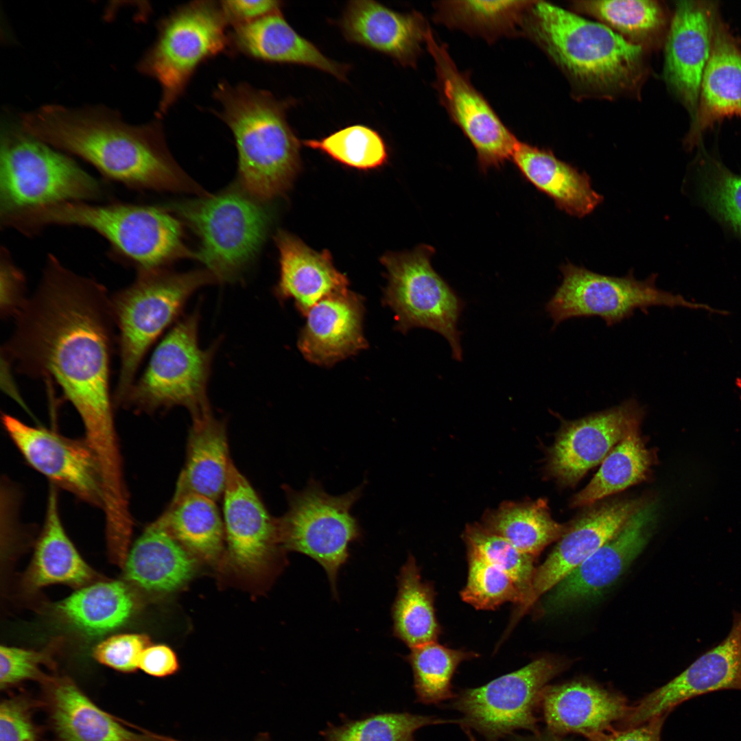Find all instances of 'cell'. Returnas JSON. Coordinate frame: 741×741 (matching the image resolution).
Listing matches in <instances>:
<instances>
[{
  "mask_svg": "<svg viewBox=\"0 0 741 741\" xmlns=\"http://www.w3.org/2000/svg\"><path fill=\"white\" fill-rule=\"evenodd\" d=\"M14 318L2 358L18 373L53 379L78 413L104 473L123 466L110 390L116 322L107 290L48 254Z\"/></svg>",
  "mask_w": 741,
  "mask_h": 741,
  "instance_id": "cell-1",
  "label": "cell"
},
{
  "mask_svg": "<svg viewBox=\"0 0 741 741\" xmlns=\"http://www.w3.org/2000/svg\"><path fill=\"white\" fill-rule=\"evenodd\" d=\"M27 133L93 166L102 176L134 190L207 193L179 167L158 121L134 126L104 106L50 104L21 116Z\"/></svg>",
  "mask_w": 741,
  "mask_h": 741,
  "instance_id": "cell-2",
  "label": "cell"
},
{
  "mask_svg": "<svg viewBox=\"0 0 741 741\" xmlns=\"http://www.w3.org/2000/svg\"><path fill=\"white\" fill-rule=\"evenodd\" d=\"M523 36L559 68L578 99L637 97L648 75L647 51L547 1H532Z\"/></svg>",
  "mask_w": 741,
  "mask_h": 741,
  "instance_id": "cell-3",
  "label": "cell"
},
{
  "mask_svg": "<svg viewBox=\"0 0 741 741\" xmlns=\"http://www.w3.org/2000/svg\"><path fill=\"white\" fill-rule=\"evenodd\" d=\"M16 222L27 237L52 226L91 230L108 243L110 259L137 271L165 268L175 260L195 258L185 244L182 224L165 207L66 202L23 210Z\"/></svg>",
  "mask_w": 741,
  "mask_h": 741,
  "instance_id": "cell-4",
  "label": "cell"
},
{
  "mask_svg": "<svg viewBox=\"0 0 741 741\" xmlns=\"http://www.w3.org/2000/svg\"><path fill=\"white\" fill-rule=\"evenodd\" d=\"M214 95L235 141L240 186L261 201L283 193L301 162V143L287 120L290 103L247 84L221 82Z\"/></svg>",
  "mask_w": 741,
  "mask_h": 741,
  "instance_id": "cell-5",
  "label": "cell"
},
{
  "mask_svg": "<svg viewBox=\"0 0 741 741\" xmlns=\"http://www.w3.org/2000/svg\"><path fill=\"white\" fill-rule=\"evenodd\" d=\"M215 282L207 270L184 273L165 268L141 270L130 285L110 296L120 364L113 392L115 408L136 380L148 351L178 318L189 297L200 287Z\"/></svg>",
  "mask_w": 741,
  "mask_h": 741,
  "instance_id": "cell-6",
  "label": "cell"
},
{
  "mask_svg": "<svg viewBox=\"0 0 741 741\" xmlns=\"http://www.w3.org/2000/svg\"><path fill=\"white\" fill-rule=\"evenodd\" d=\"M67 153L5 124L0 138V217L66 202H99L102 183Z\"/></svg>",
  "mask_w": 741,
  "mask_h": 741,
  "instance_id": "cell-7",
  "label": "cell"
},
{
  "mask_svg": "<svg viewBox=\"0 0 741 741\" xmlns=\"http://www.w3.org/2000/svg\"><path fill=\"white\" fill-rule=\"evenodd\" d=\"M261 202L239 185L215 194L174 202L167 208L198 236L200 246L195 258L216 282H232L257 257L266 240L271 213Z\"/></svg>",
  "mask_w": 741,
  "mask_h": 741,
  "instance_id": "cell-8",
  "label": "cell"
},
{
  "mask_svg": "<svg viewBox=\"0 0 741 741\" xmlns=\"http://www.w3.org/2000/svg\"><path fill=\"white\" fill-rule=\"evenodd\" d=\"M199 320L195 311L176 323L156 346L143 374L119 407L151 414L183 406L191 417L211 409L207 390L217 346L200 347Z\"/></svg>",
  "mask_w": 741,
  "mask_h": 741,
  "instance_id": "cell-9",
  "label": "cell"
},
{
  "mask_svg": "<svg viewBox=\"0 0 741 741\" xmlns=\"http://www.w3.org/2000/svg\"><path fill=\"white\" fill-rule=\"evenodd\" d=\"M228 25L220 2L212 1L183 5L162 21L156 41L139 64L161 88L160 114L180 97L198 66L226 49Z\"/></svg>",
  "mask_w": 741,
  "mask_h": 741,
  "instance_id": "cell-10",
  "label": "cell"
},
{
  "mask_svg": "<svg viewBox=\"0 0 741 741\" xmlns=\"http://www.w3.org/2000/svg\"><path fill=\"white\" fill-rule=\"evenodd\" d=\"M364 486L337 496L327 493L314 479L301 491L283 487L288 503L287 512L279 517L283 546L319 563L336 598L338 574L349 558V545L361 537V528L351 510Z\"/></svg>",
  "mask_w": 741,
  "mask_h": 741,
  "instance_id": "cell-11",
  "label": "cell"
},
{
  "mask_svg": "<svg viewBox=\"0 0 741 741\" xmlns=\"http://www.w3.org/2000/svg\"><path fill=\"white\" fill-rule=\"evenodd\" d=\"M434 249L422 244L412 250L384 255L388 286L384 301L395 314L397 329L407 333L421 327L448 342L452 357L462 360V332L458 329L465 302L436 272L431 263Z\"/></svg>",
  "mask_w": 741,
  "mask_h": 741,
  "instance_id": "cell-12",
  "label": "cell"
},
{
  "mask_svg": "<svg viewBox=\"0 0 741 741\" xmlns=\"http://www.w3.org/2000/svg\"><path fill=\"white\" fill-rule=\"evenodd\" d=\"M563 280L545 309L552 329L564 320L598 316L613 326L632 316L635 309L647 314L653 306L683 307L715 311L710 307L687 301L681 295L657 287V274L637 280L631 271L622 277L607 276L570 263L560 267Z\"/></svg>",
  "mask_w": 741,
  "mask_h": 741,
  "instance_id": "cell-13",
  "label": "cell"
},
{
  "mask_svg": "<svg viewBox=\"0 0 741 741\" xmlns=\"http://www.w3.org/2000/svg\"><path fill=\"white\" fill-rule=\"evenodd\" d=\"M561 670L558 661L541 657L481 687L463 690L454 703L463 714L460 724L489 741L520 729L539 734L535 709L547 683Z\"/></svg>",
  "mask_w": 741,
  "mask_h": 741,
  "instance_id": "cell-14",
  "label": "cell"
},
{
  "mask_svg": "<svg viewBox=\"0 0 741 741\" xmlns=\"http://www.w3.org/2000/svg\"><path fill=\"white\" fill-rule=\"evenodd\" d=\"M425 47L434 60V85L440 101L475 148L480 168L485 172L512 159L519 140L473 86L469 76L459 70L446 45L436 39L430 27Z\"/></svg>",
  "mask_w": 741,
  "mask_h": 741,
  "instance_id": "cell-15",
  "label": "cell"
},
{
  "mask_svg": "<svg viewBox=\"0 0 741 741\" xmlns=\"http://www.w3.org/2000/svg\"><path fill=\"white\" fill-rule=\"evenodd\" d=\"M3 427L25 461L54 486L102 509V470L94 450L84 437L72 438L27 425L3 414Z\"/></svg>",
  "mask_w": 741,
  "mask_h": 741,
  "instance_id": "cell-16",
  "label": "cell"
},
{
  "mask_svg": "<svg viewBox=\"0 0 741 741\" xmlns=\"http://www.w3.org/2000/svg\"><path fill=\"white\" fill-rule=\"evenodd\" d=\"M657 516V505L647 503L595 553L551 590L544 610L559 611L598 597L612 585L647 544Z\"/></svg>",
  "mask_w": 741,
  "mask_h": 741,
  "instance_id": "cell-17",
  "label": "cell"
},
{
  "mask_svg": "<svg viewBox=\"0 0 741 741\" xmlns=\"http://www.w3.org/2000/svg\"><path fill=\"white\" fill-rule=\"evenodd\" d=\"M644 408L630 399L609 409L574 421H564L548 450L546 470L563 486H572L602 462L635 423Z\"/></svg>",
  "mask_w": 741,
  "mask_h": 741,
  "instance_id": "cell-18",
  "label": "cell"
},
{
  "mask_svg": "<svg viewBox=\"0 0 741 741\" xmlns=\"http://www.w3.org/2000/svg\"><path fill=\"white\" fill-rule=\"evenodd\" d=\"M741 690L740 621L736 613L726 637L697 658L688 668L663 686L630 707L622 720L624 728L636 727L701 694L723 690Z\"/></svg>",
  "mask_w": 741,
  "mask_h": 741,
  "instance_id": "cell-19",
  "label": "cell"
},
{
  "mask_svg": "<svg viewBox=\"0 0 741 741\" xmlns=\"http://www.w3.org/2000/svg\"><path fill=\"white\" fill-rule=\"evenodd\" d=\"M647 502L643 497L608 502L592 508L568 526L536 569L531 590L525 602L517 607L513 622L608 541Z\"/></svg>",
  "mask_w": 741,
  "mask_h": 741,
  "instance_id": "cell-20",
  "label": "cell"
},
{
  "mask_svg": "<svg viewBox=\"0 0 741 741\" xmlns=\"http://www.w3.org/2000/svg\"><path fill=\"white\" fill-rule=\"evenodd\" d=\"M714 1H677L665 41L664 78L670 91L695 115L703 73L709 58Z\"/></svg>",
  "mask_w": 741,
  "mask_h": 741,
  "instance_id": "cell-21",
  "label": "cell"
},
{
  "mask_svg": "<svg viewBox=\"0 0 741 741\" xmlns=\"http://www.w3.org/2000/svg\"><path fill=\"white\" fill-rule=\"evenodd\" d=\"M223 519L228 552L242 568L263 565L283 545L279 520L270 514L259 495L231 461L223 495Z\"/></svg>",
  "mask_w": 741,
  "mask_h": 741,
  "instance_id": "cell-22",
  "label": "cell"
},
{
  "mask_svg": "<svg viewBox=\"0 0 741 741\" xmlns=\"http://www.w3.org/2000/svg\"><path fill=\"white\" fill-rule=\"evenodd\" d=\"M741 119V40L716 10L709 58L702 78L699 99L685 147L692 150L704 134L725 118Z\"/></svg>",
  "mask_w": 741,
  "mask_h": 741,
  "instance_id": "cell-23",
  "label": "cell"
},
{
  "mask_svg": "<svg viewBox=\"0 0 741 741\" xmlns=\"http://www.w3.org/2000/svg\"><path fill=\"white\" fill-rule=\"evenodd\" d=\"M347 40L416 67L425 46L429 23L419 12L400 13L369 0L349 3L340 23Z\"/></svg>",
  "mask_w": 741,
  "mask_h": 741,
  "instance_id": "cell-24",
  "label": "cell"
},
{
  "mask_svg": "<svg viewBox=\"0 0 741 741\" xmlns=\"http://www.w3.org/2000/svg\"><path fill=\"white\" fill-rule=\"evenodd\" d=\"M43 684L51 741H164L152 732L128 729L67 677H51Z\"/></svg>",
  "mask_w": 741,
  "mask_h": 741,
  "instance_id": "cell-25",
  "label": "cell"
},
{
  "mask_svg": "<svg viewBox=\"0 0 741 741\" xmlns=\"http://www.w3.org/2000/svg\"><path fill=\"white\" fill-rule=\"evenodd\" d=\"M364 302L347 290L316 303L307 312L298 346L310 362L329 366L366 349Z\"/></svg>",
  "mask_w": 741,
  "mask_h": 741,
  "instance_id": "cell-26",
  "label": "cell"
},
{
  "mask_svg": "<svg viewBox=\"0 0 741 741\" xmlns=\"http://www.w3.org/2000/svg\"><path fill=\"white\" fill-rule=\"evenodd\" d=\"M541 703L550 733H576L587 738L612 728L630 709L624 697L583 681L547 685Z\"/></svg>",
  "mask_w": 741,
  "mask_h": 741,
  "instance_id": "cell-27",
  "label": "cell"
},
{
  "mask_svg": "<svg viewBox=\"0 0 741 741\" xmlns=\"http://www.w3.org/2000/svg\"><path fill=\"white\" fill-rule=\"evenodd\" d=\"M274 241L280 263L275 294L281 300L293 298L303 315L322 299L348 290V279L335 268L329 251H315L283 231Z\"/></svg>",
  "mask_w": 741,
  "mask_h": 741,
  "instance_id": "cell-28",
  "label": "cell"
},
{
  "mask_svg": "<svg viewBox=\"0 0 741 741\" xmlns=\"http://www.w3.org/2000/svg\"><path fill=\"white\" fill-rule=\"evenodd\" d=\"M191 418L186 461L174 496L194 493L217 502L223 497L232 461L226 423L211 409Z\"/></svg>",
  "mask_w": 741,
  "mask_h": 741,
  "instance_id": "cell-29",
  "label": "cell"
},
{
  "mask_svg": "<svg viewBox=\"0 0 741 741\" xmlns=\"http://www.w3.org/2000/svg\"><path fill=\"white\" fill-rule=\"evenodd\" d=\"M236 49L263 61L311 67L345 80L347 67L326 57L300 36L280 11L234 27L230 38Z\"/></svg>",
  "mask_w": 741,
  "mask_h": 741,
  "instance_id": "cell-30",
  "label": "cell"
},
{
  "mask_svg": "<svg viewBox=\"0 0 741 741\" xmlns=\"http://www.w3.org/2000/svg\"><path fill=\"white\" fill-rule=\"evenodd\" d=\"M512 160L522 176L569 215L583 217L603 200L589 177L556 158L550 150L519 141Z\"/></svg>",
  "mask_w": 741,
  "mask_h": 741,
  "instance_id": "cell-31",
  "label": "cell"
},
{
  "mask_svg": "<svg viewBox=\"0 0 741 741\" xmlns=\"http://www.w3.org/2000/svg\"><path fill=\"white\" fill-rule=\"evenodd\" d=\"M56 489L50 484L43 526L23 578L28 590L52 584L82 587L95 578L64 530Z\"/></svg>",
  "mask_w": 741,
  "mask_h": 741,
  "instance_id": "cell-32",
  "label": "cell"
},
{
  "mask_svg": "<svg viewBox=\"0 0 741 741\" xmlns=\"http://www.w3.org/2000/svg\"><path fill=\"white\" fill-rule=\"evenodd\" d=\"M192 554L155 519L130 548L124 566L126 578L139 587L166 592L180 587L191 577Z\"/></svg>",
  "mask_w": 741,
  "mask_h": 741,
  "instance_id": "cell-33",
  "label": "cell"
},
{
  "mask_svg": "<svg viewBox=\"0 0 741 741\" xmlns=\"http://www.w3.org/2000/svg\"><path fill=\"white\" fill-rule=\"evenodd\" d=\"M572 8L647 51L665 43L670 24L666 6L658 1L581 0L572 1Z\"/></svg>",
  "mask_w": 741,
  "mask_h": 741,
  "instance_id": "cell-34",
  "label": "cell"
},
{
  "mask_svg": "<svg viewBox=\"0 0 741 741\" xmlns=\"http://www.w3.org/2000/svg\"><path fill=\"white\" fill-rule=\"evenodd\" d=\"M532 1H442L434 3V19L450 29L489 43L523 36L526 14Z\"/></svg>",
  "mask_w": 741,
  "mask_h": 741,
  "instance_id": "cell-35",
  "label": "cell"
},
{
  "mask_svg": "<svg viewBox=\"0 0 741 741\" xmlns=\"http://www.w3.org/2000/svg\"><path fill=\"white\" fill-rule=\"evenodd\" d=\"M158 519L189 552L206 560L221 554L225 528L214 500L194 493L174 496Z\"/></svg>",
  "mask_w": 741,
  "mask_h": 741,
  "instance_id": "cell-36",
  "label": "cell"
},
{
  "mask_svg": "<svg viewBox=\"0 0 741 741\" xmlns=\"http://www.w3.org/2000/svg\"><path fill=\"white\" fill-rule=\"evenodd\" d=\"M397 587L391 609L394 636L410 648L436 641L440 627L435 613L434 589L423 580L412 555L401 568Z\"/></svg>",
  "mask_w": 741,
  "mask_h": 741,
  "instance_id": "cell-37",
  "label": "cell"
},
{
  "mask_svg": "<svg viewBox=\"0 0 741 741\" xmlns=\"http://www.w3.org/2000/svg\"><path fill=\"white\" fill-rule=\"evenodd\" d=\"M481 524L523 553L536 558L568 528L552 519L547 501L543 499L504 502L497 508L486 510Z\"/></svg>",
  "mask_w": 741,
  "mask_h": 741,
  "instance_id": "cell-38",
  "label": "cell"
},
{
  "mask_svg": "<svg viewBox=\"0 0 741 741\" xmlns=\"http://www.w3.org/2000/svg\"><path fill=\"white\" fill-rule=\"evenodd\" d=\"M134 607V596L120 581L83 587L57 604V610L83 633L96 636L124 624Z\"/></svg>",
  "mask_w": 741,
  "mask_h": 741,
  "instance_id": "cell-39",
  "label": "cell"
},
{
  "mask_svg": "<svg viewBox=\"0 0 741 741\" xmlns=\"http://www.w3.org/2000/svg\"><path fill=\"white\" fill-rule=\"evenodd\" d=\"M641 423L627 430L589 483L573 497L572 507L591 505L648 478L653 460L640 435Z\"/></svg>",
  "mask_w": 741,
  "mask_h": 741,
  "instance_id": "cell-40",
  "label": "cell"
},
{
  "mask_svg": "<svg viewBox=\"0 0 741 741\" xmlns=\"http://www.w3.org/2000/svg\"><path fill=\"white\" fill-rule=\"evenodd\" d=\"M478 656L475 652L447 648L436 641L410 648L406 659L413 672L416 701L436 704L452 698L451 679L458 666Z\"/></svg>",
  "mask_w": 741,
  "mask_h": 741,
  "instance_id": "cell-41",
  "label": "cell"
},
{
  "mask_svg": "<svg viewBox=\"0 0 741 741\" xmlns=\"http://www.w3.org/2000/svg\"><path fill=\"white\" fill-rule=\"evenodd\" d=\"M459 723L408 712L370 714L360 719L344 716L339 725H328L320 732L324 741H413L419 729L431 725Z\"/></svg>",
  "mask_w": 741,
  "mask_h": 741,
  "instance_id": "cell-42",
  "label": "cell"
},
{
  "mask_svg": "<svg viewBox=\"0 0 741 741\" xmlns=\"http://www.w3.org/2000/svg\"><path fill=\"white\" fill-rule=\"evenodd\" d=\"M303 144L359 169L379 167L388 158L383 138L376 130L364 125L349 126L320 139L305 140Z\"/></svg>",
  "mask_w": 741,
  "mask_h": 741,
  "instance_id": "cell-43",
  "label": "cell"
},
{
  "mask_svg": "<svg viewBox=\"0 0 741 741\" xmlns=\"http://www.w3.org/2000/svg\"><path fill=\"white\" fill-rule=\"evenodd\" d=\"M467 549L507 574L517 584L523 596L521 606L531 590L536 571V557L523 553L508 541L481 524H468L462 534Z\"/></svg>",
  "mask_w": 741,
  "mask_h": 741,
  "instance_id": "cell-44",
  "label": "cell"
},
{
  "mask_svg": "<svg viewBox=\"0 0 741 741\" xmlns=\"http://www.w3.org/2000/svg\"><path fill=\"white\" fill-rule=\"evenodd\" d=\"M698 187L707 209L741 237V174L703 155L698 167Z\"/></svg>",
  "mask_w": 741,
  "mask_h": 741,
  "instance_id": "cell-45",
  "label": "cell"
},
{
  "mask_svg": "<svg viewBox=\"0 0 741 741\" xmlns=\"http://www.w3.org/2000/svg\"><path fill=\"white\" fill-rule=\"evenodd\" d=\"M467 561V580L460 592L463 601L481 610H493L508 602L522 603L520 590L507 574L469 550Z\"/></svg>",
  "mask_w": 741,
  "mask_h": 741,
  "instance_id": "cell-46",
  "label": "cell"
},
{
  "mask_svg": "<svg viewBox=\"0 0 741 741\" xmlns=\"http://www.w3.org/2000/svg\"><path fill=\"white\" fill-rule=\"evenodd\" d=\"M51 666L52 660L47 650L34 651L15 647H0V686L7 689L27 680L47 682L51 677L42 668Z\"/></svg>",
  "mask_w": 741,
  "mask_h": 741,
  "instance_id": "cell-47",
  "label": "cell"
},
{
  "mask_svg": "<svg viewBox=\"0 0 741 741\" xmlns=\"http://www.w3.org/2000/svg\"><path fill=\"white\" fill-rule=\"evenodd\" d=\"M149 646V638L143 634H119L97 644L93 657L100 663L115 670L131 672L139 668L141 655Z\"/></svg>",
  "mask_w": 741,
  "mask_h": 741,
  "instance_id": "cell-48",
  "label": "cell"
},
{
  "mask_svg": "<svg viewBox=\"0 0 741 741\" xmlns=\"http://www.w3.org/2000/svg\"><path fill=\"white\" fill-rule=\"evenodd\" d=\"M34 702L23 695L2 700L0 705V741H38L32 718Z\"/></svg>",
  "mask_w": 741,
  "mask_h": 741,
  "instance_id": "cell-49",
  "label": "cell"
},
{
  "mask_svg": "<svg viewBox=\"0 0 741 741\" xmlns=\"http://www.w3.org/2000/svg\"><path fill=\"white\" fill-rule=\"evenodd\" d=\"M0 287L1 318H14L28 298L25 296L26 279L3 246L0 249Z\"/></svg>",
  "mask_w": 741,
  "mask_h": 741,
  "instance_id": "cell-50",
  "label": "cell"
},
{
  "mask_svg": "<svg viewBox=\"0 0 741 741\" xmlns=\"http://www.w3.org/2000/svg\"><path fill=\"white\" fill-rule=\"evenodd\" d=\"M220 4L228 24L234 27L279 12L281 6V1L273 0H227Z\"/></svg>",
  "mask_w": 741,
  "mask_h": 741,
  "instance_id": "cell-51",
  "label": "cell"
},
{
  "mask_svg": "<svg viewBox=\"0 0 741 741\" xmlns=\"http://www.w3.org/2000/svg\"><path fill=\"white\" fill-rule=\"evenodd\" d=\"M666 716L656 717L642 725L617 730L613 727L590 736L589 741H660Z\"/></svg>",
  "mask_w": 741,
  "mask_h": 741,
  "instance_id": "cell-52",
  "label": "cell"
},
{
  "mask_svg": "<svg viewBox=\"0 0 741 741\" xmlns=\"http://www.w3.org/2000/svg\"><path fill=\"white\" fill-rule=\"evenodd\" d=\"M139 668L149 675L163 677L176 672L178 663L175 653L168 646L150 645L141 655Z\"/></svg>",
  "mask_w": 741,
  "mask_h": 741,
  "instance_id": "cell-53",
  "label": "cell"
},
{
  "mask_svg": "<svg viewBox=\"0 0 741 741\" xmlns=\"http://www.w3.org/2000/svg\"><path fill=\"white\" fill-rule=\"evenodd\" d=\"M513 741H562L558 738L557 736L552 733L543 734L541 732L539 734L529 736V737H517Z\"/></svg>",
  "mask_w": 741,
  "mask_h": 741,
  "instance_id": "cell-54",
  "label": "cell"
},
{
  "mask_svg": "<svg viewBox=\"0 0 741 741\" xmlns=\"http://www.w3.org/2000/svg\"><path fill=\"white\" fill-rule=\"evenodd\" d=\"M160 737L164 741H181V740H178L177 739H174V738H169V737L164 736H161V735H160ZM255 741H270V740H269L268 736H266V735L263 734L262 736H259L258 737V738L257 739V740H255Z\"/></svg>",
  "mask_w": 741,
  "mask_h": 741,
  "instance_id": "cell-55",
  "label": "cell"
},
{
  "mask_svg": "<svg viewBox=\"0 0 741 741\" xmlns=\"http://www.w3.org/2000/svg\"><path fill=\"white\" fill-rule=\"evenodd\" d=\"M467 735L469 736L470 741H475L474 738L472 736V735L469 732H467Z\"/></svg>",
  "mask_w": 741,
  "mask_h": 741,
  "instance_id": "cell-56",
  "label": "cell"
}]
</instances>
